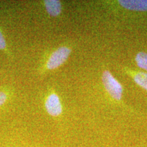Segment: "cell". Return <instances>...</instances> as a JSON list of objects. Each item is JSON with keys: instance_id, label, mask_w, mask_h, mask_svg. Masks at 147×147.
<instances>
[{"instance_id": "cell-1", "label": "cell", "mask_w": 147, "mask_h": 147, "mask_svg": "<svg viewBox=\"0 0 147 147\" xmlns=\"http://www.w3.org/2000/svg\"><path fill=\"white\" fill-rule=\"evenodd\" d=\"M72 52V46L70 44H62L51 49L46 55L39 67V73L45 74L59 68L67 61Z\"/></svg>"}, {"instance_id": "cell-2", "label": "cell", "mask_w": 147, "mask_h": 147, "mask_svg": "<svg viewBox=\"0 0 147 147\" xmlns=\"http://www.w3.org/2000/svg\"><path fill=\"white\" fill-rule=\"evenodd\" d=\"M103 5L106 8H116L123 12L133 13H147V0H118V1H103Z\"/></svg>"}, {"instance_id": "cell-3", "label": "cell", "mask_w": 147, "mask_h": 147, "mask_svg": "<svg viewBox=\"0 0 147 147\" xmlns=\"http://www.w3.org/2000/svg\"><path fill=\"white\" fill-rule=\"evenodd\" d=\"M102 82L104 89L112 100L122 103L123 87L108 69H104L102 74Z\"/></svg>"}, {"instance_id": "cell-4", "label": "cell", "mask_w": 147, "mask_h": 147, "mask_svg": "<svg viewBox=\"0 0 147 147\" xmlns=\"http://www.w3.org/2000/svg\"><path fill=\"white\" fill-rule=\"evenodd\" d=\"M44 107L48 115L51 117L59 118L63 114V104L59 95L55 89L49 88L44 100Z\"/></svg>"}, {"instance_id": "cell-5", "label": "cell", "mask_w": 147, "mask_h": 147, "mask_svg": "<svg viewBox=\"0 0 147 147\" xmlns=\"http://www.w3.org/2000/svg\"><path fill=\"white\" fill-rule=\"evenodd\" d=\"M122 71L138 87L147 91V72L138 69H133L127 66H122Z\"/></svg>"}, {"instance_id": "cell-6", "label": "cell", "mask_w": 147, "mask_h": 147, "mask_svg": "<svg viewBox=\"0 0 147 147\" xmlns=\"http://www.w3.org/2000/svg\"><path fill=\"white\" fill-rule=\"evenodd\" d=\"M42 5L45 12L51 17H57L63 12V5L59 0H45L42 1Z\"/></svg>"}, {"instance_id": "cell-7", "label": "cell", "mask_w": 147, "mask_h": 147, "mask_svg": "<svg viewBox=\"0 0 147 147\" xmlns=\"http://www.w3.org/2000/svg\"><path fill=\"white\" fill-rule=\"evenodd\" d=\"M134 59L138 67L147 72V53L140 51L136 53Z\"/></svg>"}, {"instance_id": "cell-8", "label": "cell", "mask_w": 147, "mask_h": 147, "mask_svg": "<svg viewBox=\"0 0 147 147\" xmlns=\"http://www.w3.org/2000/svg\"><path fill=\"white\" fill-rule=\"evenodd\" d=\"M12 93V89L8 87H0V107L4 105L10 100Z\"/></svg>"}, {"instance_id": "cell-9", "label": "cell", "mask_w": 147, "mask_h": 147, "mask_svg": "<svg viewBox=\"0 0 147 147\" xmlns=\"http://www.w3.org/2000/svg\"><path fill=\"white\" fill-rule=\"evenodd\" d=\"M0 51L4 53L9 58H12V53L9 49L6 39L1 28H0Z\"/></svg>"}]
</instances>
